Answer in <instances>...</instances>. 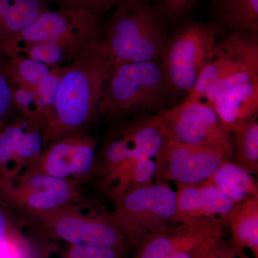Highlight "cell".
<instances>
[{
    "label": "cell",
    "mask_w": 258,
    "mask_h": 258,
    "mask_svg": "<svg viewBox=\"0 0 258 258\" xmlns=\"http://www.w3.org/2000/svg\"><path fill=\"white\" fill-rule=\"evenodd\" d=\"M101 40L84 45L62 66L51 108L44 149L64 136L86 134L98 115V105L112 66Z\"/></svg>",
    "instance_id": "obj_1"
},
{
    "label": "cell",
    "mask_w": 258,
    "mask_h": 258,
    "mask_svg": "<svg viewBox=\"0 0 258 258\" xmlns=\"http://www.w3.org/2000/svg\"><path fill=\"white\" fill-rule=\"evenodd\" d=\"M169 21L161 3L122 2L115 8L101 41L111 66L160 60L169 37Z\"/></svg>",
    "instance_id": "obj_2"
},
{
    "label": "cell",
    "mask_w": 258,
    "mask_h": 258,
    "mask_svg": "<svg viewBox=\"0 0 258 258\" xmlns=\"http://www.w3.org/2000/svg\"><path fill=\"white\" fill-rule=\"evenodd\" d=\"M176 93L160 60L128 62L112 66L103 89L98 115L123 118L144 112L162 114Z\"/></svg>",
    "instance_id": "obj_3"
},
{
    "label": "cell",
    "mask_w": 258,
    "mask_h": 258,
    "mask_svg": "<svg viewBox=\"0 0 258 258\" xmlns=\"http://www.w3.org/2000/svg\"><path fill=\"white\" fill-rule=\"evenodd\" d=\"M83 185L74 179H60L34 170L0 177V192L13 212L22 217L74 205H83Z\"/></svg>",
    "instance_id": "obj_4"
},
{
    "label": "cell",
    "mask_w": 258,
    "mask_h": 258,
    "mask_svg": "<svg viewBox=\"0 0 258 258\" xmlns=\"http://www.w3.org/2000/svg\"><path fill=\"white\" fill-rule=\"evenodd\" d=\"M81 206L66 207L22 219L35 233L49 241L123 249L126 239L109 212L86 215Z\"/></svg>",
    "instance_id": "obj_5"
},
{
    "label": "cell",
    "mask_w": 258,
    "mask_h": 258,
    "mask_svg": "<svg viewBox=\"0 0 258 258\" xmlns=\"http://www.w3.org/2000/svg\"><path fill=\"white\" fill-rule=\"evenodd\" d=\"M176 198L167 182L152 183L122 195L109 215L126 240H149L174 223Z\"/></svg>",
    "instance_id": "obj_6"
},
{
    "label": "cell",
    "mask_w": 258,
    "mask_h": 258,
    "mask_svg": "<svg viewBox=\"0 0 258 258\" xmlns=\"http://www.w3.org/2000/svg\"><path fill=\"white\" fill-rule=\"evenodd\" d=\"M218 24L188 22L169 36L160 61L176 94L191 92L213 53Z\"/></svg>",
    "instance_id": "obj_7"
},
{
    "label": "cell",
    "mask_w": 258,
    "mask_h": 258,
    "mask_svg": "<svg viewBox=\"0 0 258 258\" xmlns=\"http://www.w3.org/2000/svg\"><path fill=\"white\" fill-rule=\"evenodd\" d=\"M157 115L166 132L181 143L215 151L229 161L234 159L232 135L206 103L184 101Z\"/></svg>",
    "instance_id": "obj_8"
},
{
    "label": "cell",
    "mask_w": 258,
    "mask_h": 258,
    "mask_svg": "<svg viewBox=\"0 0 258 258\" xmlns=\"http://www.w3.org/2000/svg\"><path fill=\"white\" fill-rule=\"evenodd\" d=\"M247 71H258L257 34L232 32L216 44L185 101H200L222 80Z\"/></svg>",
    "instance_id": "obj_9"
},
{
    "label": "cell",
    "mask_w": 258,
    "mask_h": 258,
    "mask_svg": "<svg viewBox=\"0 0 258 258\" xmlns=\"http://www.w3.org/2000/svg\"><path fill=\"white\" fill-rule=\"evenodd\" d=\"M98 142L87 133L64 136L50 142L28 169L88 184L94 171Z\"/></svg>",
    "instance_id": "obj_10"
},
{
    "label": "cell",
    "mask_w": 258,
    "mask_h": 258,
    "mask_svg": "<svg viewBox=\"0 0 258 258\" xmlns=\"http://www.w3.org/2000/svg\"><path fill=\"white\" fill-rule=\"evenodd\" d=\"M225 161L229 160L220 153L181 143L167 132L154 183L171 181L176 185L203 184Z\"/></svg>",
    "instance_id": "obj_11"
},
{
    "label": "cell",
    "mask_w": 258,
    "mask_h": 258,
    "mask_svg": "<svg viewBox=\"0 0 258 258\" xmlns=\"http://www.w3.org/2000/svg\"><path fill=\"white\" fill-rule=\"evenodd\" d=\"M98 24H100V17L86 12L49 9L28 28L5 41V49L14 57L38 42L57 38L78 29Z\"/></svg>",
    "instance_id": "obj_12"
},
{
    "label": "cell",
    "mask_w": 258,
    "mask_h": 258,
    "mask_svg": "<svg viewBox=\"0 0 258 258\" xmlns=\"http://www.w3.org/2000/svg\"><path fill=\"white\" fill-rule=\"evenodd\" d=\"M174 223L205 218L227 221L235 204L214 185H176Z\"/></svg>",
    "instance_id": "obj_13"
},
{
    "label": "cell",
    "mask_w": 258,
    "mask_h": 258,
    "mask_svg": "<svg viewBox=\"0 0 258 258\" xmlns=\"http://www.w3.org/2000/svg\"><path fill=\"white\" fill-rule=\"evenodd\" d=\"M101 39L100 24L90 25L57 38L32 45L14 57L30 59L49 66H62L70 62L88 42Z\"/></svg>",
    "instance_id": "obj_14"
},
{
    "label": "cell",
    "mask_w": 258,
    "mask_h": 258,
    "mask_svg": "<svg viewBox=\"0 0 258 258\" xmlns=\"http://www.w3.org/2000/svg\"><path fill=\"white\" fill-rule=\"evenodd\" d=\"M211 108L230 132L231 127L237 122L257 117L258 79L243 83L224 93L215 100Z\"/></svg>",
    "instance_id": "obj_15"
},
{
    "label": "cell",
    "mask_w": 258,
    "mask_h": 258,
    "mask_svg": "<svg viewBox=\"0 0 258 258\" xmlns=\"http://www.w3.org/2000/svg\"><path fill=\"white\" fill-rule=\"evenodd\" d=\"M214 185L235 205L249 198H258L254 176L232 161H225L205 182Z\"/></svg>",
    "instance_id": "obj_16"
},
{
    "label": "cell",
    "mask_w": 258,
    "mask_h": 258,
    "mask_svg": "<svg viewBox=\"0 0 258 258\" xmlns=\"http://www.w3.org/2000/svg\"><path fill=\"white\" fill-rule=\"evenodd\" d=\"M211 8L220 27L258 33V0H211Z\"/></svg>",
    "instance_id": "obj_17"
},
{
    "label": "cell",
    "mask_w": 258,
    "mask_h": 258,
    "mask_svg": "<svg viewBox=\"0 0 258 258\" xmlns=\"http://www.w3.org/2000/svg\"><path fill=\"white\" fill-rule=\"evenodd\" d=\"M234 159L253 176L258 174V122L257 117L237 122L230 128Z\"/></svg>",
    "instance_id": "obj_18"
},
{
    "label": "cell",
    "mask_w": 258,
    "mask_h": 258,
    "mask_svg": "<svg viewBox=\"0 0 258 258\" xmlns=\"http://www.w3.org/2000/svg\"><path fill=\"white\" fill-rule=\"evenodd\" d=\"M239 244L257 253L258 198H249L235 205L227 218Z\"/></svg>",
    "instance_id": "obj_19"
},
{
    "label": "cell",
    "mask_w": 258,
    "mask_h": 258,
    "mask_svg": "<svg viewBox=\"0 0 258 258\" xmlns=\"http://www.w3.org/2000/svg\"><path fill=\"white\" fill-rule=\"evenodd\" d=\"M13 74L18 86L30 88L36 92L42 81L58 66H49L23 57H13Z\"/></svg>",
    "instance_id": "obj_20"
},
{
    "label": "cell",
    "mask_w": 258,
    "mask_h": 258,
    "mask_svg": "<svg viewBox=\"0 0 258 258\" xmlns=\"http://www.w3.org/2000/svg\"><path fill=\"white\" fill-rule=\"evenodd\" d=\"M30 120L23 116L5 129L0 135V169L2 174L8 171L7 166L8 163L13 161L21 147Z\"/></svg>",
    "instance_id": "obj_21"
},
{
    "label": "cell",
    "mask_w": 258,
    "mask_h": 258,
    "mask_svg": "<svg viewBox=\"0 0 258 258\" xmlns=\"http://www.w3.org/2000/svg\"><path fill=\"white\" fill-rule=\"evenodd\" d=\"M47 1V0H46ZM57 5V9L86 12L101 17L115 9L124 0H49Z\"/></svg>",
    "instance_id": "obj_22"
},
{
    "label": "cell",
    "mask_w": 258,
    "mask_h": 258,
    "mask_svg": "<svg viewBox=\"0 0 258 258\" xmlns=\"http://www.w3.org/2000/svg\"><path fill=\"white\" fill-rule=\"evenodd\" d=\"M254 79H258V71H247L237 73L222 80L204 98L206 99L207 104L211 107L215 100L224 93Z\"/></svg>",
    "instance_id": "obj_23"
},
{
    "label": "cell",
    "mask_w": 258,
    "mask_h": 258,
    "mask_svg": "<svg viewBox=\"0 0 258 258\" xmlns=\"http://www.w3.org/2000/svg\"><path fill=\"white\" fill-rule=\"evenodd\" d=\"M123 249L100 246L69 244L62 258H122Z\"/></svg>",
    "instance_id": "obj_24"
},
{
    "label": "cell",
    "mask_w": 258,
    "mask_h": 258,
    "mask_svg": "<svg viewBox=\"0 0 258 258\" xmlns=\"http://www.w3.org/2000/svg\"><path fill=\"white\" fill-rule=\"evenodd\" d=\"M196 0H162L163 6L169 20H178L188 14Z\"/></svg>",
    "instance_id": "obj_25"
},
{
    "label": "cell",
    "mask_w": 258,
    "mask_h": 258,
    "mask_svg": "<svg viewBox=\"0 0 258 258\" xmlns=\"http://www.w3.org/2000/svg\"><path fill=\"white\" fill-rule=\"evenodd\" d=\"M13 98V93L8 82L5 78L0 75V116L8 111L11 105Z\"/></svg>",
    "instance_id": "obj_26"
},
{
    "label": "cell",
    "mask_w": 258,
    "mask_h": 258,
    "mask_svg": "<svg viewBox=\"0 0 258 258\" xmlns=\"http://www.w3.org/2000/svg\"><path fill=\"white\" fill-rule=\"evenodd\" d=\"M13 0H0V20L4 16Z\"/></svg>",
    "instance_id": "obj_27"
},
{
    "label": "cell",
    "mask_w": 258,
    "mask_h": 258,
    "mask_svg": "<svg viewBox=\"0 0 258 258\" xmlns=\"http://www.w3.org/2000/svg\"><path fill=\"white\" fill-rule=\"evenodd\" d=\"M206 258H208V257H206Z\"/></svg>",
    "instance_id": "obj_28"
}]
</instances>
